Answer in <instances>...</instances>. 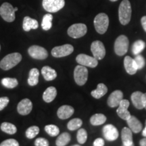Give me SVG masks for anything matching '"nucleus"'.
<instances>
[{
	"instance_id": "nucleus-1",
	"label": "nucleus",
	"mask_w": 146,
	"mask_h": 146,
	"mask_svg": "<svg viewBox=\"0 0 146 146\" xmlns=\"http://www.w3.org/2000/svg\"><path fill=\"white\" fill-rule=\"evenodd\" d=\"M131 5L129 0H123L118 8V18L120 23L123 25L129 23L131 18Z\"/></svg>"
},
{
	"instance_id": "nucleus-2",
	"label": "nucleus",
	"mask_w": 146,
	"mask_h": 146,
	"mask_svg": "<svg viewBox=\"0 0 146 146\" xmlns=\"http://www.w3.org/2000/svg\"><path fill=\"white\" fill-rule=\"evenodd\" d=\"M22 60V56L18 52L12 53L7 56L0 62V68L2 70H8L18 64Z\"/></svg>"
},
{
	"instance_id": "nucleus-3",
	"label": "nucleus",
	"mask_w": 146,
	"mask_h": 146,
	"mask_svg": "<svg viewBox=\"0 0 146 146\" xmlns=\"http://www.w3.org/2000/svg\"><path fill=\"white\" fill-rule=\"evenodd\" d=\"M94 23L96 31L99 34H104L109 26L108 16L105 13L98 14L94 18Z\"/></svg>"
},
{
	"instance_id": "nucleus-4",
	"label": "nucleus",
	"mask_w": 146,
	"mask_h": 146,
	"mask_svg": "<svg viewBox=\"0 0 146 146\" xmlns=\"http://www.w3.org/2000/svg\"><path fill=\"white\" fill-rule=\"evenodd\" d=\"M18 8H13L10 3L5 2L0 7V16L8 23H12L15 20V12Z\"/></svg>"
},
{
	"instance_id": "nucleus-5",
	"label": "nucleus",
	"mask_w": 146,
	"mask_h": 146,
	"mask_svg": "<svg viewBox=\"0 0 146 146\" xmlns=\"http://www.w3.org/2000/svg\"><path fill=\"white\" fill-rule=\"evenodd\" d=\"M129 46V41L127 36L125 35H120L118 36L114 43V52L116 55L123 56L127 54Z\"/></svg>"
},
{
	"instance_id": "nucleus-6",
	"label": "nucleus",
	"mask_w": 146,
	"mask_h": 146,
	"mask_svg": "<svg viewBox=\"0 0 146 146\" xmlns=\"http://www.w3.org/2000/svg\"><path fill=\"white\" fill-rule=\"evenodd\" d=\"M42 5L45 10L50 13H56L65 5L64 0H43Z\"/></svg>"
},
{
	"instance_id": "nucleus-7",
	"label": "nucleus",
	"mask_w": 146,
	"mask_h": 146,
	"mask_svg": "<svg viewBox=\"0 0 146 146\" xmlns=\"http://www.w3.org/2000/svg\"><path fill=\"white\" fill-rule=\"evenodd\" d=\"M74 78L78 85L83 86L85 85L88 78V70L86 66L80 64L76 66L74 70Z\"/></svg>"
},
{
	"instance_id": "nucleus-8",
	"label": "nucleus",
	"mask_w": 146,
	"mask_h": 146,
	"mask_svg": "<svg viewBox=\"0 0 146 146\" xmlns=\"http://www.w3.org/2000/svg\"><path fill=\"white\" fill-rule=\"evenodd\" d=\"M87 32V27L85 24L77 23L71 25L68 29V35L73 39L81 38Z\"/></svg>"
},
{
	"instance_id": "nucleus-9",
	"label": "nucleus",
	"mask_w": 146,
	"mask_h": 146,
	"mask_svg": "<svg viewBox=\"0 0 146 146\" xmlns=\"http://www.w3.org/2000/svg\"><path fill=\"white\" fill-rule=\"evenodd\" d=\"M29 56L34 59L45 60L48 57V52L44 47L39 45H32L28 49Z\"/></svg>"
},
{
	"instance_id": "nucleus-10",
	"label": "nucleus",
	"mask_w": 146,
	"mask_h": 146,
	"mask_svg": "<svg viewBox=\"0 0 146 146\" xmlns=\"http://www.w3.org/2000/svg\"><path fill=\"white\" fill-rule=\"evenodd\" d=\"M74 51L72 45L65 44L55 47L52 50V55L55 58H62L70 55Z\"/></svg>"
},
{
	"instance_id": "nucleus-11",
	"label": "nucleus",
	"mask_w": 146,
	"mask_h": 146,
	"mask_svg": "<svg viewBox=\"0 0 146 146\" xmlns=\"http://www.w3.org/2000/svg\"><path fill=\"white\" fill-rule=\"evenodd\" d=\"M76 61L80 65L90 68H96L98 65V60L96 58L84 54H78L76 58Z\"/></svg>"
},
{
	"instance_id": "nucleus-12",
	"label": "nucleus",
	"mask_w": 146,
	"mask_h": 146,
	"mask_svg": "<svg viewBox=\"0 0 146 146\" xmlns=\"http://www.w3.org/2000/svg\"><path fill=\"white\" fill-rule=\"evenodd\" d=\"M91 51L94 57L98 60H102L106 56L104 45L100 41H95L91 43Z\"/></svg>"
},
{
	"instance_id": "nucleus-13",
	"label": "nucleus",
	"mask_w": 146,
	"mask_h": 146,
	"mask_svg": "<svg viewBox=\"0 0 146 146\" xmlns=\"http://www.w3.org/2000/svg\"><path fill=\"white\" fill-rule=\"evenodd\" d=\"M102 132H103L104 137L108 141H115L118 137V129L112 125H107L104 126L102 129Z\"/></svg>"
},
{
	"instance_id": "nucleus-14",
	"label": "nucleus",
	"mask_w": 146,
	"mask_h": 146,
	"mask_svg": "<svg viewBox=\"0 0 146 146\" xmlns=\"http://www.w3.org/2000/svg\"><path fill=\"white\" fill-rule=\"evenodd\" d=\"M129 104H129V100L123 99L120 102L117 110H116L118 116L125 120H127L131 117L130 112L128 111V108L129 107Z\"/></svg>"
},
{
	"instance_id": "nucleus-15",
	"label": "nucleus",
	"mask_w": 146,
	"mask_h": 146,
	"mask_svg": "<svg viewBox=\"0 0 146 146\" xmlns=\"http://www.w3.org/2000/svg\"><path fill=\"white\" fill-rule=\"evenodd\" d=\"M33 109L32 102L28 98L23 99L18 103L17 106L18 112L23 116H26L30 114Z\"/></svg>"
},
{
	"instance_id": "nucleus-16",
	"label": "nucleus",
	"mask_w": 146,
	"mask_h": 146,
	"mask_svg": "<svg viewBox=\"0 0 146 146\" xmlns=\"http://www.w3.org/2000/svg\"><path fill=\"white\" fill-rule=\"evenodd\" d=\"M123 99V93L120 90H116L110 95L108 99V105L111 108H115L119 106L120 102Z\"/></svg>"
},
{
	"instance_id": "nucleus-17",
	"label": "nucleus",
	"mask_w": 146,
	"mask_h": 146,
	"mask_svg": "<svg viewBox=\"0 0 146 146\" xmlns=\"http://www.w3.org/2000/svg\"><path fill=\"white\" fill-rule=\"evenodd\" d=\"M124 66L127 72L131 75L135 74L138 70L135 60L129 56H126L124 59Z\"/></svg>"
},
{
	"instance_id": "nucleus-18",
	"label": "nucleus",
	"mask_w": 146,
	"mask_h": 146,
	"mask_svg": "<svg viewBox=\"0 0 146 146\" xmlns=\"http://www.w3.org/2000/svg\"><path fill=\"white\" fill-rule=\"evenodd\" d=\"M74 110L72 106L68 105H64L58 110L57 115L58 118L62 120H66L70 118L74 114Z\"/></svg>"
},
{
	"instance_id": "nucleus-19",
	"label": "nucleus",
	"mask_w": 146,
	"mask_h": 146,
	"mask_svg": "<svg viewBox=\"0 0 146 146\" xmlns=\"http://www.w3.org/2000/svg\"><path fill=\"white\" fill-rule=\"evenodd\" d=\"M122 141L124 146H133V134L132 131L129 128L124 127L121 131Z\"/></svg>"
},
{
	"instance_id": "nucleus-20",
	"label": "nucleus",
	"mask_w": 146,
	"mask_h": 146,
	"mask_svg": "<svg viewBox=\"0 0 146 146\" xmlns=\"http://www.w3.org/2000/svg\"><path fill=\"white\" fill-rule=\"evenodd\" d=\"M143 95V94L141 91H135V92L133 93L131 96L133 106L138 110L144 108Z\"/></svg>"
},
{
	"instance_id": "nucleus-21",
	"label": "nucleus",
	"mask_w": 146,
	"mask_h": 146,
	"mask_svg": "<svg viewBox=\"0 0 146 146\" xmlns=\"http://www.w3.org/2000/svg\"><path fill=\"white\" fill-rule=\"evenodd\" d=\"M39 27V23L38 21L35 19L29 17V16H25L24 18L23 28L25 31H30L32 29H36Z\"/></svg>"
},
{
	"instance_id": "nucleus-22",
	"label": "nucleus",
	"mask_w": 146,
	"mask_h": 146,
	"mask_svg": "<svg viewBox=\"0 0 146 146\" xmlns=\"http://www.w3.org/2000/svg\"><path fill=\"white\" fill-rule=\"evenodd\" d=\"M127 121L129 129L132 131V132L135 133L141 132V131L142 130V124L135 116H131V117Z\"/></svg>"
},
{
	"instance_id": "nucleus-23",
	"label": "nucleus",
	"mask_w": 146,
	"mask_h": 146,
	"mask_svg": "<svg viewBox=\"0 0 146 146\" xmlns=\"http://www.w3.org/2000/svg\"><path fill=\"white\" fill-rule=\"evenodd\" d=\"M41 74L45 80L47 81H50L54 80L57 77V72L56 71L48 66H43L41 69Z\"/></svg>"
},
{
	"instance_id": "nucleus-24",
	"label": "nucleus",
	"mask_w": 146,
	"mask_h": 146,
	"mask_svg": "<svg viewBox=\"0 0 146 146\" xmlns=\"http://www.w3.org/2000/svg\"><path fill=\"white\" fill-rule=\"evenodd\" d=\"M57 96V90L56 87H50L45 89L43 94V99L47 103H50L54 100Z\"/></svg>"
},
{
	"instance_id": "nucleus-25",
	"label": "nucleus",
	"mask_w": 146,
	"mask_h": 146,
	"mask_svg": "<svg viewBox=\"0 0 146 146\" xmlns=\"http://www.w3.org/2000/svg\"><path fill=\"white\" fill-rule=\"evenodd\" d=\"M39 71L37 68H32L29 72V78L27 80L28 84L30 86H35L39 83Z\"/></svg>"
},
{
	"instance_id": "nucleus-26",
	"label": "nucleus",
	"mask_w": 146,
	"mask_h": 146,
	"mask_svg": "<svg viewBox=\"0 0 146 146\" xmlns=\"http://www.w3.org/2000/svg\"><path fill=\"white\" fill-rule=\"evenodd\" d=\"M108 92V87L106 86L104 84L100 83L98 84V87L96 89L92 91L91 92V96L96 99H100L102 97L105 96Z\"/></svg>"
},
{
	"instance_id": "nucleus-27",
	"label": "nucleus",
	"mask_w": 146,
	"mask_h": 146,
	"mask_svg": "<svg viewBox=\"0 0 146 146\" xmlns=\"http://www.w3.org/2000/svg\"><path fill=\"white\" fill-rule=\"evenodd\" d=\"M106 119V116L103 114H96L91 117L90 123L93 126H99L103 125Z\"/></svg>"
},
{
	"instance_id": "nucleus-28",
	"label": "nucleus",
	"mask_w": 146,
	"mask_h": 146,
	"mask_svg": "<svg viewBox=\"0 0 146 146\" xmlns=\"http://www.w3.org/2000/svg\"><path fill=\"white\" fill-rule=\"evenodd\" d=\"M71 137L68 133L64 132L60 134L56 141V144L57 146H65L68 145L70 141Z\"/></svg>"
},
{
	"instance_id": "nucleus-29",
	"label": "nucleus",
	"mask_w": 146,
	"mask_h": 146,
	"mask_svg": "<svg viewBox=\"0 0 146 146\" xmlns=\"http://www.w3.org/2000/svg\"><path fill=\"white\" fill-rule=\"evenodd\" d=\"M1 83L3 87L7 89H14L18 86V82L15 78H3Z\"/></svg>"
},
{
	"instance_id": "nucleus-30",
	"label": "nucleus",
	"mask_w": 146,
	"mask_h": 146,
	"mask_svg": "<svg viewBox=\"0 0 146 146\" xmlns=\"http://www.w3.org/2000/svg\"><path fill=\"white\" fill-rule=\"evenodd\" d=\"M53 16L51 14H46L43 16L41 23V27L44 31H48L52 27Z\"/></svg>"
},
{
	"instance_id": "nucleus-31",
	"label": "nucleus",
	"mask_w": 146,
	"mask_h": 146,
	"mask_svg": "<svg viewBox=\"0 0 146 146\" xmlns=\"http://www.w3.org/2000/svg\"><path fill=\"white\" fill-rule=\"evenodd\" d=\"M1 130L5 133L8 134L13 135L17 132V129L16 127L13 124L10 123H3L1 125Z\"/></svg>"
},
{
	"instance_id": "nucleus-32",
	"label": "nucleus",
	"mask_w": 146,
	"mask_h": 146,
	"mask_svg": "<svg viewBox=\"0 0 146 146\" xmlns=\"http://www.w3.org/2000/svg\"><path fill=\"white\" fill-rule=\"evenodd\" d=\"M145 43L142 40H137L133 44L132 51L134 55H138L143 51L145 47Z\"/></svg>"
},
{
	"instance_id": "nucleus-33",
	"label": "nucleus",
	"mask_w": 146,
	"mask_h": 146,
	"mask_svg": "<svg viewBox=\"0 0 146 146\" xmlns=\"http://www.w3.org/2000/svg\"><path fill=\"white\" fill-rule=\"evenodd\" d=\"M83 125V121L80 118H73V119L70 120L68 122V125H67V127L70 131H75L76 129H79Z\"/></svg>"
},
{
	"instance_id": "nucleus-34",
	"label": "nucleus",
	"mask_w": 146,
	"mask_h": 146,
	"mask_svg": "<svg viewBox=\"0 0 146 146\" xmlns=\"http://www.w3.org/2000/svg\"><path fill=\"white\" fill-rule=\"evenodd\" d=\"M45 131L51 137H56L60 133L59 128L54 125H46L45 127Z\"/></svg>"
},
{
	"instance_id": "nucleus-35",
	"label": "nucleus",
	"mask_w": 146,
	"mask_h": 146,
	"mask_svg": "<svg viewBox=\"0 0 146 146\" xmlns=\"http://www.w3.org/2000/svg\"><path fill=\"white\" fill-rule=\"evenodd\" d=\"M39 128L37 126H32L29 127L26 131V137L28 139H33L39 134Z\"/></svg>"
},
{
	"instance_id": "nucleus-36",
	"label": "nucleus",
	"mask_w": 146,
	"mask_h": 146,
	"mask_svg": "<svg viewBox=\"0 0 146 146\" xmlns=\"http://www.w3.org/2000/svg\"><path fill=\"white\" fill-rule=\"evenodd\" d=\"M76 139L78 143L83 144L87 141V133L84 129H80L78 131L77 135H76Z\"/></svg>"
},
{
	"instance_id": "nucleus-37",
	"label": "nucleus",
	"mask_w": 146,
	"mask_h": 146,
	"mask_svg": "<svg viewBox=\"0 0 146 146\" xmlns=\"http://www.w3.org/2000/svg\"><path fill=\"white\" fill-rule=\"evenodd\" d=\"M135 63L137 64V66L138 70H140V69H142L145 66V60L141 55H136L135 58Z\"/></svg>"
},
{
	"instance_id": "nucleus-38",
	"label": "nucleus",
	"mask_w": 146,
	"mask_h": 146,
	"mask_svg": "<svg viewBox=\"0 0 146 146\" xmlns=\"http://www.w3.org/2000/svg\"><path fill=\"white\" fill-rule=\"evenodd\" d=\"M19 143L14 139H6L0 143V146H18Z\"/></svg>"
},
{
	"instance_id": "nucleus-39",
	"label": "nucleus",
	"mask_w": 146,
	"mask_h": 146,
	"mask_svg": "<svg viewBox=\"0 0 146 146\" xmlns=\"http://www.w3.org/2000/svg\"><path fill=\"white\" fill-rule=\"evenodd\" d=\"M50 145L49 141L46 139L39 137L37 138L35 141V146H48Z\"/></svg>"
},
{
	"instance_id": "nucleus-40",
	"label": "nucleus",
	"mask_w": 146,
	"mask_h": 146,
	"mask_svg": "<svg viewBox=\"0 0 146 146\" xmlns=\"http://www.w3.org/2000/svg\"><path fill=\"white\" fill-rule=\"evenodd\" d=\"M10 100L8 97H1L0 98V111L3 110L8 106Z\"/></svg>"
},
{
	"instance_id": "nucleus-41",
	"label": "nucleus",
	"mask_w": 146,
	"mask_h": 146,
	"mask_svg": "<svg viewBox=\"0 0 146 146\" xmlns=\"http://www.w3.org/2000/svg\"><path fill=\"white\" fill-rule=\"evenodd\" d=\"M94 146H104V140L102 138H98L94 142Z\"/></svg>"
},
{
	"instance_id": "nucleus-42",
	"label": "nucleus",
	"mask_w": 146,
	"mask_h": 146,
	"mask_svg": "<svg viewBox=\"0 0 146 146\" xmlns=\"http://www.w3.org/2000/svg\"><path fill=\"white\" fill-rule=\"evenodd\" d=\"M141 25H142V27H143L144 31L146 32V16H144L141 18Z\"/></svg>"
},
{
	"instance_id": "nucleus-43",
	"label": "nucleus",
	"mask_w": 146,
	"mask_h": 146,
	"mask_svg": "<svg viewBox=\"0 0 146 146\" xmlns=\"http://www.w3.org/2000/svg\"><path fill=\"white\" fill-rule=\"evenodd\" d=\"M139 145L141 146H146V137L140 140Z\"/></svg>"
},
{
	"instance_id": "nucleus-44",
	"label": "nucleus",
	"mask_w": 146,
	"mask_h": 146,
	"mask_svg": "<svg viewBox=\"0 0 146 146\" xmlns=\"http://www.w3.org/2000/svg\"><path fill=\"white\" fill-rule=\"evenodd\" d=\"M143 105L144 108L146 110V93L143 95Z\"/></svg>"
},
{
	"instance_id": "nucleus-45",
	"label": "nucleus",
	"mask_w": 146,
	"mask_h": 146,
	"mask_svg": "<svg viewBox=\"0 0 146 146\" xmlns=\"http://www.w3.org/2000/svg\"><path fill=\"white\" fill-rule=\"evenodd\" d=\"M142 135H143V137H146V125H145V129H143V132H142Z\"/></svg>"
},
{
	"instance_id": "nucleus-46",
	"label": "nucleus",
	"mask_w": 146,
	"mask_h": 146,
	"mask_svg": "<svg viewBox=\"0 0 146 146\" xmlns=\"http://www.w3.org/2000/svg\"><path fill=\"white\" fill-rule=\"evenodd\" d=\"M110 1H114H114H118V0H110Z\"/></svg>"
},
{
	"instance_id": "nucleus-47",
	"label": "nucleus",
	"mask_w": 146,
	"mask_h": 146,
	"mask_svg": "<svg viewBox=\"0 0 146 146\" xmlns=\"http://www.w3.org/2000/svg\"><path fill=\"white\" fill-rule=\"evenodd\" d=\"M0 50H1V45H0Z\"/></svg>"
},
{
	"instance_id": "nucleus-48",
	"label": "nucleus",
	"mask_w": 146,
	"mask_h": 146,
	"mask_svg": "<svg viewBox=\"0 0 146 146\" xmlns=\"http://www.w3.org/2000/svg\"><path fill=\"white\" fill-rule=\"evenodd\" d=\"M145 125H146V120H145Z\"/></svg>"
}]
</instances>
